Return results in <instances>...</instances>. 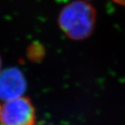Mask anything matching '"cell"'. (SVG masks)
<instances>
[{"mask_svg": "<svg viewBox=\"0 0 125 125\" xmlns=\"http://www.w3.org/2000/svg\"><path fill=\"white\" fill-rule=\"evenodd\" d=\"M96 16V11L90 3L76 0L62 8L58 18L59 26L68 38L81 41L93 33Z\"/></svg>", "mask_w": 125, "mask_h": 125, "instance_id": "1", "label": "cell"}, {"mask_svg": "<svg viewBox=\"0 0 125 125\" xmlns=\"http://www.w3.org/2000/svg\"><path fill=\"white\" fill-rule=\"evenodd\" d=\"M35 110L27 97L6 102L0 110V125H35Z\"/></svg>", "mask_w": 125, "mask_h": 125, "instance_id": "2", "label": "cell"}, {"mask_svg": "<svg viewBox=\"0 0 125 125\" xmlns=\"http://www.w3.org/2000/svg\"><path fill=\"white\" fill-rule=\"evenodd\" d=\"M24 74L16 67H9L0 72V99L7 102L21 97L26 90Z\"/></svg>", "mask_w": 125, "mask_h": 125, "instance_id": "3", "label": "cell"}, {"mask_svg": "<svg viewBox=\"0 0 125 125\" xmlns=\"http://www.w3.org/2000/svg\"><path fill=\"white\" fill-rule=\"evenodd\" d=\"M115 3L119 5H122V6H125V0H112Z\"/></svg>", "mask_w": 125, "mask_h": 125, "instance_id": "4", "label": "cell"}, {"mask_svg": "<svg viewBox=\"0 0 125 125\" xmlns=\"http://www.w3.org/2000/svg\"><path fill=\"white\" fill-rule=\"evenodd\" d=\"M1 65H2V61H1V58H0V69H1Z\"/></svg>", "mask_w": 125, "mask_h": 125, "instance_id": "5", "label": "cell"}, {"mask_svg": "<svg viewBox=\"0 0 125 125\" xmlns=\"http://www.w3.org/2000/svg\"><path fill=\"white\" fill-rule=\"evenodd\" d=\"M0 110H1V108H0Z\"/></svg>", "mask_w": 125, "mask_h": 125, "instance_id": "6", "label": "cell"}]
</instances>
